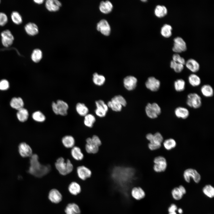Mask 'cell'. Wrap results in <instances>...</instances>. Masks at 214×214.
<instances>
[{
	"label": "cell",
	"instance_id": "1",
	"mask_svg": "<svg viewBox=\"0 0 214 214\" xmlns=\"http://www.w3.org/2000/svg\"><path fill=\"white\" fill-rule=\"evenodd\" d=\"M30 157V166L28 171L29 174L35 177H41L50 171V166L49 165L41 164L39 161L38 156L37 154H33Z\"/></svg>",
	"mask_w": 214,
	"mask_h": 214
},
{
	"label": "cell",
	"instance_id": "2",
	"mask_svg": "<svg viewBox=\"0 0 214 214\" xmlns=\"http://www.w3.org/2000/svg\"><path fill=\"white\" fill-rule=\"evenodd\" d=\"M56 168L62 175H66L72 172L73 166L69 159L65 160L62 157L58 158L55 163Z\"/></svg>",
	"mask_w": 214,
	"mask_h": 214
},
{
	"label": "cell",
	"instance_id": "3",
	"mask_svg": "<svg viewBox=\"0 0 214 214\" xmlns=\"http://www.w3.org/2000/svg\"><path fill=\"white\" fill-rule=\"evenodd\" d=\"M51 107L53 112L56 115L65 116L67 114L68 105L62 100H58L56 102H53Z\"/></svg>",
	"mask_w": 214,
	"mask_h": 214
},
{
	"label": "cell",
	"instance_id": "4",
	"mask_svg": "<svg viewBox=\"0 0 214 214\" xmlns=\"http://www.w3.org/2000/svg\"><path fill=\"white\" fill-rule=\"evenodd\" d=\"M145 111L147 116L151 119L157 118L161 113L160 106L156 103H148L145 106Z\"/></svg>",
	"mask_w": 214,
	"mask_h": 214
},
{
	"label": "cell",
	"instance_id": "5",
	"mask_svg": "<svg viewBox=\"0 0 214 214\" xmlns=\"http://www.w3.org/2000/svg\"><path fill=\"white\" fill-rule=\"evenodd\" d=\"M186 103L191 108L197 109L202 105V100L200 96L196 93L188 94L187 97Z\"/></svg>",
	"mask_w": 214,
	"mask_h": 214
},
{
	"label": "cell",
	"instance_id": "6",
	"mask_svg": "<svg viewBox=\"0 0 214 214\" xmlns=\"http://www.w3.org/2000/svg\"><path fill=\"white\" fill-rule=\"evenodd\" d=\"M183 176L185 181L188 183L190 182L191 178L196 183H199L201 180L200 174L196 170L192 168L185 170L183 172Z\"/></svg>",
	"mask_w": 214,
	"mask_h": 214
},
{
	"label": "cell",
	"instance_id": "7",
	"mask_svg": "<svg viewBox=\"0 0 214 214\" xmlns=\"http://www.w3.org/2000/svg\"><path fill=\"white\" fill-rule=\"evenodd\" d=\"M154 164L153 169L154 171L158 173L164 171L166 169L167 164L166 159L163 156H159L154 159Z\"/></svg>",
	"mask_w": 214,
	"mask_h": 214
},
{
	"label": "cell",
	"instance_id": "8",
	"mask_svg": "<svg viewBox=\"0 0 214 214\" xmlns=\"http://www.w3.org/2000/svg\"><path fill=\"white\" fill-rule=\"evenodd\" d=\"M173 41V46L172 48L173 52L178 54L186 51L187 47L186 43L182 37H176L174 38Z\"/></svg>",
	"mask_w": 214,
	"mask_h": 214
},
{
	"label": "cell",
	"instance_id": "9",
	"mask_svg": "<svg viewBox=\"0 0 214 214\" xmlns=\"http://www.w3.org/2000/svg\"><path fill=\"white\" fill-rule=\"evenodd\" d=\"M160 84L159 80L152 76L149 77L145 82L146 87L153 92H157L159 89Z\"/></svg>",
	"mask_w": 214,
	"mask_h": 214
},
{
	"label": "cell",
	"instance_id": "10",
	"mask_svg": "<svg viewBox=\"0 0 214 214\" xmlns=\"http://www.w3.org/2000/svg\"><path fill=\"white\" fill-rule=\"evenodd\" d=\"M96 108L95 113L97 116L100 117H105L108 110V106L102 100H99L95 102Z\"/></svg>",
	"mask_w": 214,
	"mask_h": 214
},
{
	"label": "cell",
	"instance_id": "11",
	"mask_svg": "<svg viewBox=\"0 0 214 214\" xmlns=\"http://www.w3.org/2000/svg\"><path fill=\"white\" fill-rule=\"evenodd\" d=\"M1 43L4 47H8L12 45L14 38L10 31L5 30L1 32Z\"/></svg>",
	"mask_w": 214,
	"mask_h": 214
},
{
	"label": "cell",
	"instance_id": "12",
	"mask_svg": "<svg viewBox=\"0 0 214 214\" xmlns=\"http://www.w3.org/2000/svg\"><path fill=\"white\" fill-rule=\"evenodd\" d=\"M137 83V78L132 75H128L125 77L123 80L125 88L128 91L134 90L136 86Z\"/></svg>",
	"mask_w": 214,
	"mask_h": 214
},
{
	"label": "cell",
	"instance_id": "13",
	"mask_svg": "<svg viewBox=\"0 0 214 214\" xmlns=\"http://www.w3.org/2000/svg\"><path fill=\"white\" fill-rule=\"evenodd\" d=\"M76 171L78 177L80 179L83 180L90 178L92 174L91 170L83 165L78 166Z\"/></svg>",
	"mask_w": 214,
	"mask_h": 214
},
{
	"label": "cell",
	"instance_id": "14",
	"mask_svg": "<svg viewBox=\"0 0 214 214\" xmlns=\"http://www.w3.org/2000/svg\"><path fill=\"white\" fill-rule=\"evenodd\" d=\"M18 148L19 154L23 157H30L33 154L32 148L25 142L21 143Z\"/></svg>",
	"mask_w": 214,
	"mask_h": 214
},
{
	"label": "cell",
	"instance_id": "15",
	"mask_svg": "<svg viewBox=\"0 0 214 214\" xmlns=\"http://www.w3.org/2000/svg\"><path fill=\"white\" fill-rule=\"evenodd\" d=\"M97 29L105 36L109 35L110 33V26L107 21L105 19L101 20L97 23Z\"/></svg>",
	"mask_w": 214,
	"mask_h": 214
},
{
	"label": "cell",
	"instance_id": "16",
	"mask_svg": "<svg viewBox=\"0 0 214 214\" xmlns=\"http://www.w3.org/2000/svg\"><path fill=\"white\" fill-rule=\"evenodd\" d=\"M131 196L136 200H140L144 199L146 193L144 190L141 187L136 186L133 187L130 191Z\"/></svg>",
	"mask_w": 214,
	"mask_h": 214
},
{
	"label": "cell",
	"instance_id": "17",
	"mask_svg": "<svg viewBox=\"0 0 214 214\" xmlns=\"http://www.w3.org/2000/svg\"><path fill=\"white\" fill-rule=\"evenodd\" d=\"M48 198L52 202L57 204L62 201V196L58 190L56 189H53L49 192Z\"/></svg>",
	"mask_w": 214,
	"mask_h": 214
},
{
	"label": "cell",
	"instance_id": "18",
	"mask_svg": "<svg viewBox=\"0 0 214 214\" xmlns=\"http://www.w3.org/2000/svg\"><path fill=\"white\" fill-rule=\"evenodd\" d=\"M185 65L188 69L194 73L198 72L200 69L199 63L193 59H188L186 61Z\"/></svg>",
	"mask_w": 214,
	"mask_h": 214
},
{
	"label": "cell",
	"instance_id": "19",
	"mask_svg": "<svg viewBox=\"0 0 214 214\" xmlns=\"http://www.w3.org/2000/svg\"><path fill=\"white\" fill-rule=\"evenodd\" d=\"M61 6V2L57 0H48L46 1L45 3L46 9L50 12L58 11Z\"/></svg>",
	"mask_w": 214,
	"mask_h": 214
},
{
	"label": "cell",
	"instance_id": "20",
	"mask_svg": "<svg viewBox=\"0 0 214 214\" xmlns=\"http://www.w3.org/2000/svg\"><path fill=\"white\" fill-rule=\"evenodd\" d=\"M175 116L178 118L186 119L189 115V111L187 108L182 106L176 108L174 110Z\"/></svg>",
	"mask_w": 214,
	"mask_h": 214
},
{
	"label": "cell",
	"instance_id": "21",
	"mask_svg": "<svg viewBox=\"0 0 214 214\" xmlns=\"http://www.w3.org/2000/svg\"><path fill=\"white\" fill-rule=\"evenodd\" d=\"M85 149L86 152L89 154H95L99 150V147L95 145L92 142L91 138L89 137L86 140Z\"/></svg>",
	"mask_w": 214,
	"mask_h": 214
},
{
	"label": "cell",
	"instance_id": "22",
	"mask_svg": "<svg viewBox=\"0 0 214 214\" xmlns=\"http://www.w3.org/2000/svg\"><path fill=\"white\" fill-rule=\"evenodd\" d=\"M24 29L27 34L30 36L35 35L39 32L37 26L33 23L30 22L26 24L24 27Z\"/></svg>",
	"mask_w": 214,
	"mask_h": 214
},
{
	"label": "cell",
	"instance_id": "23",
	"mask_svg": "<svg viewBox=\"0 0 214 214\" xmlns=\"http://www.w3.org/2000/svg\"><path fill=\"white\" fill-rule=\"evenodd\" d=\"M63 145L67 148H72L75 146V141L72 136L67 135L64 136L62 139Z\"/></svg>",
	"mask_w": 214,
	"mask_h": 214
},
{
	"label": "cell",
	"instance_id": "24",
	"mask_svg": "<svg viewBox=\"0 0 214 214\" xmlns=\"http://www.w3.org/2000/svg\"><path fill=\"white\" fill-rule=\"evenodd\" d=\"M66 214H80L81 210L78 206L75 203L68 204L65 210Z\"/></svg>",
	"mask_w": 214,
	"mask_h": 214
},
{
	"label": "cell",
	"instance_id": "25",
	"mask_svg": "<svg viewBox=\"0 0 214 214\" xmlns=\"http://www.w3.org/2000/svg\"><path fill=\"white\" fill-rule=\"evenodd\" d=\"M200 91L203 95L206 97H212L214 95L213 88L209 84H205L202 86Z\"/></svg>",
	"mask_w": 214,
	"mask_h": 214
},
{
	"label": "cell",
	"instance_id": "26",
	"mask_svg": "<svg viewBox=\"0 0 214 214\" xmlns=\"http://www.w3.org/2000/svg\"><path fill=\"white\" fill-rule=\"evenodd\" d=\"M70 152L72 157L75 160H81L84 158V154L81 149L78 147L74 146L72 147Z\"/></svg>",
	"mask_w": 214,
	"mask_h": 214
},
{
	"label": "cell",
	"instance_id": "27",
	"mask_svg": "<svg viewBox=\"0 0 214 214\" xmlns=\"http://www.w3.org/2000/svg\"><path fill=\"white\" fill-rule=\"evenodd\" d=\"M168 13L167 8L163 5H157L154 10L155 15L157 17L161 18L165 17Z\"/></svg>",
	"mask_w": 214,
	"mask_h": 214
},
{
	"label": "cell",
	"instance_id": "28",
	"mask_svg": "<svg viewBox=\"0 0 214 214\" xmlns=\"http://www.w3.org/2000/svg\"><path fill=\"white\" fill-rule=\"evenodd\" d=\"M113 7L112 3L110 1H102L100 4L99 9L102 13L108 14L111 12Z\"/></svg>",
	"mask_w": 214,
	"mask_h": 214
},
{
	"label": "cell",
	"instance_id": "29",
	"mask_svg": "<svg viewBox=\"0 0 214 214\" xmlns=\"http://www.w3.org/2000/svg\"><path fill=\"white\" fill-rule=\"evenodd\" d=\"M76 111L80 116L84 117L88 114L89 110L87 106L84 103H78L76 105Z\"/></svg>",
	"mask_w": 214,
	"mask_h": 214
},
{
	"label": "cell",
	"instance_id": "30",
	"mask_svg": "<svg viewBox=\"0 0 214 214\" xmlns=\"http://www.w3.org/2000/svg\"><path fill=\"white\" fill-rule=\"evenodd\" d=\"M10 104L12 108L18 110L23 108V101L20 97L13 98L10 102Z\"/></svg>",
	"mask_w": 214,
	"mask_h": 214
},
{
	"label": "cell",
	"instance_id": "31",
	"mask_svg": "<svg viewBox=\"0 0 214 214\" xmlns=\"http://www.w3.org/2000/svg\"><path fill=\"white\" fill-rule=\"evenodd\" d=\"M188 80L190 84L193 87L198 86L201 84L200 78L195 73L190 74L188 77Z\"/></svg>",
	"mask_w": 214,
	"mask_h": 214
},
{
	"label": "cell",
	"instance_id": "32",
	"mask_svg": "<svg viewBox=\"0 0 214 214\" xmlns=\"http://www.w3.org/2000/svg\"><path fill=\"white\" fill-rule=\"evenodd\" d=\"M172 28L171 25L168 24H165L161 28L160 34L163 37L166 38H169L172 35Z\"/></svg>",
	"mask_w": 214,
	"mask_h": 214
},
{
	"label": "cell",
	"instance_id": "33",
	"mask_svg": "<svg viewBox=\"0 0 214 214\" xmlns=\"http://www.w3.org/2000/svg\"><path fill=\"white\" fill-rule=\"evenodd\" d=\"M68 190L71 194L76 195L81 192V188L78 183L75 182H73L69 185Z\"/></svg>",
	"mask_w": 214,
	"mask_h": 214
},
{
	"label": "cell",
	"instance_id": "34",
	"mask_svg": "<svg viewBox=\"0 0 214 214\" xmlns=\"http://www.w3.org/2000/svg\"><path fill=\"white\" fill-rule=\"evenodd\" d=\"M185 82L182 79L180 78L176 80L174 82V86L175 90L178 92L184 91L185 88Z\"/></svg>",
	"mask_w": 214,
	"mask_h": 214
},
{
	"label": "cell",
	"instance_id": "35",
	"mask_svg": "<svg viewBox=\"0 0 214 214\" xmlns=\"http://www.w3.org/2000/svg\"><path fill=\"white\" fill-rule=\"evenodd\" d=\"M29 114L27 110L23 108L18 110L17 117L18 120L21 122L26 121L28 119Z\"/></svg>",
	"mask_w": 214,
	"mask_h": 214
},
{
	"label": "cell",
	"instance_id": "36",
	"mask_svg": "<svg viewBox=\"0 0 214 214\" xmlns=\"http://www.w3.org/2000/svg\"><path fill=\"white\" fill-rule=\"evenodd\" d=\"M106 81L105 77L103 75L95 73L93 74L92 81L96 85L101 86L105 83Z\"/></svg>",
	"mask_w": 214,
	"mask_h": 214
},
{
	"label": "cell",
	"instance_id": "37",
	"mask_svg": "<svg viewBox=\"0 0 214 214\" xmlns=\"http://www.w3.org/2000/svg\"><path fill=\"white\" fill-rule=\"evenodd\" d=\"M95 121L96 118L95 116L92 114L88 113L84 117V124L88 128H92Z\"/></svg>",
	"mask_w": 214,
	"mask_h": 214
},
{
	"label": "cell",
	"instance_id": "38",
	"mask_svg": "<svg viewBox=\"0 0 214 214\" xmlns=\"http://www.w3.org/2000/svg\"><path fill=\"white\" fill-rule=\"evenodd\" d=\"M107 105L108 108L115 112L121 111L123 107L119 103L112 99L110 101L108 102Z\"/></svg>",
	"mask_w": 214,
	"mask_h": 214
},
{
	"label": "cell",
	"instance_id": "39",
	"mask_svg": "<svg viewBox=\"0 0 214 214\" xmlns=\"http://www.w3.org/2000/svg\"><path fill=\"white\" fill-rule=\"evenodd\" d=\"M43 57L42 51L39 49H34L31 54V58L32 61L35 63L39 62Z\"/></svg>",
	"mask_w": 214,
	"mask_h": 214
},
{
	"label": "cell",
	"instance_id": "40",
	"mask_svg": "<svg viewBox=\"0 0 214 214\" xmlns=\"http://www.w3.org/2000/svg\"><path fill=\"white\" fill-rule=\"evenodd\" d=\"M203 193L209 198H212L214 196V188L210 185H205L202 188Z\"/></svg>",
	"mask_w": 214,
	"mask_h": 214
},
{
	"label": "cell",
	"instance_id": "41",
	"mask_svg": "<svg viewBox=\"0 0 214 214\" xmlns=\"http://www.w3.org/2000/svg\"><path fill=\"white\" fill-rule=\"evenodd\" d=\"M176 141L174 139L169 138L164 140L163 145L164 148L167 150H170L175 148L176 146Z\"/></svg>",
	"mask_w": 214,
	"mask_h": 214
},
{
	"label": "cell",
	"instance_id": "42",
	"mask_svg": "<svg viewBox=\"0 0 214 214\" xmlns=\"http://www.w3.org/2000/svg\"><path fill=\"white\" fill-rule=\"evenodd\" d=\"M170 67L174 71L177 73H180L183 70L184 65L182 64L177 63L173 60H171L170 63Z\"/></svg>",
	"mask_w": 214,
	"mask_h": 214
},
{
	"label": "cell",
	"instance_id": "43",
	"mask_svg": "<svg viewBox=\"0 0 214 214\" xmlns=\"http://www.w3.org/2000/svg\"><path fill=\"white\" fill-rule=\"evenodd\" d=\"M32 117L34 120L39 122H44L46 119L45 115L40 111L34 112L32 114Z\"/></svg>",
	"mask_w": 214,
	"mask_h": 214
},
{
	"label": "cell",
	"instance_id": "44",
	"mask_svg": "<svg viewBox=\"0 0 214 214\" xmlns=\"http://www.w3.org/2000/svg\"><path fill=\"white\" fill-rule=\"evenodd\" d=\"M11 17L12 21L15 24L19 25L22 22V17L17 11L13 12L11 14Z\"/></svg>",
	"mask_w": 214,
	"mask_h": 214
},
{
	"label": "cell",
	"instance_id": "45",
	"mask_svg": "<svg viewBox=\"0 0 214 214\" xmlns=\"http://www.w3.org/2000/svg\"><path fill=\"white\" fill-rule=\"evenodd\" d=\"M171 194L173 198L176 200L181 199L183 195L178 187L174 188L171 191Z\"/></svg>",
	"mask_w": 214,
	"mask_h": 214
},
{
	"label": "cell",
	"instance_id": "46",
	"mask_svg": "<svg viewBox=\"0 0 214 214\" xmlns=\"http://www.w3.org/2000/svg\"><path fill=\"white\" fill-rule=\"evenodd\" d=\"M173 61L179 63L184 65H185L186 61L185 59L181 57L178 54L175 53L173 54L172 56Z\"/></svg>",
	"mask_w": 214,
	"mask_h": 214
},
{
	"label": "cell",
	"instance_id": "47",
	"mask_svg": "<svg viewBox=\"0 0 214 214\" xmlns=\"http://www.w3.org/2000/svg\"><path fill=\"white\" fill-rule=\"evenodd\" d=\"M111 99L119 103L122 106H125L126 105L127 102L126 100L122 95H117L115 96Z\"/></svg>",
	"mask_w": 214,
	"mask_h": 214
},
{
	"label": "cell",
	"instance_id": "48",
	"mask_svg": "<svg viewBox=\"0 0 214 214\" xmlns=\"http://www.w3.org/2000/svg\"><path fill=\"white\" fill-rule=\"evenodd\" d=\"M163 141V138L162 134L159 132H157L153 134V140L151 142L161 144Z\"/></svg>",
	"mask_w": 214,
	"mask_h": 214
},
{
	"label": "cell",
	"instance_id": "49",
	"mask_svg": "<svg viewBox=\"0 0 214 214\" xmlns=\"http://www.w3.org/2000/svg\"><path fill=\"white\" fill-rule=\"evenodd\" d=\"M161 145V144L154 142H150L148 144V147L151 150H155L160 148Z\"/></svg>",
	"mask_w": 214,
	"mask_h": 214
},
{
	"label": "cell",
	"instance_id": "50",
	"mask_svg": "<svg viewBox=\"0 0 214 214\" xmlns=\"http://www.w3.org/2000/svg\"><path fill=\"white\" fill-rule=\"evenodd\" d=\"M8 17L7 15L3 12H0V26L5 25L8 22Z\"/></svg>",
	"mask_w": 214,
	"mask_h": 214
},
{
	"label": "cell",
	"instance_id": "51",
	"mask_svg": "<svg viewBox=\"0 0 214 214\" xmlns=\"http://www.w3.org/2000/svg\"><path fill=\"white\" fill-rule=\"evenodd\" d=\"M9 82L6 79H3L0 81V90H6L9 87Z\"/></svg>",
	"mask_w": 214,
	"mask_h": 214
},
{
	"label": "cell",
	"instance_id": "52",
	"mask_svg": "<svg viewBox=\"0 0 214 214\" xmlns=\"http://www.w3.org/2000/svg\"><path fill=\"white\" fill-rule=\"evenodd\" d=\"M91 138L92 142L95 145L98 147L101 145V141L98 136L94 135Z\"/></svg>",
	"mask_w": 214,
	"mask_h": 214
},
{
	"label": "cell",
	"instance_id": "53",
	"mask_svg": "<svg viewBox=\"0 0 214 214\" xmlns=\"http://www.w3.org/2000/svg\"><path fill=\"white\" fill-rule=\"evenodd\" d=\"M177 205L174 204H171L168 208V211L169 213L176 212L177 210Z\"/></svg>",
	"mask_w": 214,
	"mask_h": 214
},
{
	"label": "cell",
	"instance_id": "54",
	"mask_svg": "<svg viewBox=\"0 0 214 214\" xmlns=\"http://www.w3.org/2000/svg\"><path fill=\"white\" fill-rule=\"evenodd\" d=\"M153 134L151 133H149L146 135V138L150 142H151L153 140Z\"/></svg>",
	"mask_w": 214,
	"mask_h": 214
},
{
	"label": "cell",
	"instance_id": "55",
	"mask_svg": "<svg viewBox=\"0 0 214 214\" xmlns=\"http://www.w3.org/2000/svg\"><path fill=\"white\" fill-rule=\"evenodd\" d=\"M178 187L183 195L186 193V190L183 186L180 185Z\"/></svg>",
	"mask_w": 214,
	"mask_h": 214
},
{
	"label": "cell",
	"instance_id": "56",
	"mask_svg": "<svg viewBox=\"0 0 214 214\" xmlns=\"http://www.w3.org/2000/svg\"><path fill=\"white\" fill-rule=\"evenodd\" d=\"M44 1L43 0H35L34 1L35 3L38 4H41L43 3Z\"/></svg>",
	"mask_w": 214,
	"mask_h": 214
},
{
	"label": "cell",
	"instance_id": "57",
	"mask_svg": "<svg viewBox=\"0 0 214 214\" xmlns=\"http://www.w3.org/2000/svg\"><path fill=\"white\" fill-rule=\"evenodd\" d=\"M177 211L178 213L180 214H182L183 213V210L181 208H179L177 209Z\"/></svg>",
	"mask_w": 214,
	"mask_h": 214
},
{
	"label": "cell",
	"instance_id": "58",
	"mask_svg": "<svg viewBox=\"0 0 214 214\" xmlns=\"http://www.w3.org/2000/svg\"><path fill=\"white\" fill-rule=\"evenodd\" d=\"M169 214H177L176 212L169 213Z\"/></svg>",
	"mask_w": 214,
	"mask_h": 214
},
{
	"label": "cell",
	"instance_id": "59",
	"mask_svg": "<svg viewBox=\"0 0 214 214\" xmlns=\"http://www.w3.org/2000/svg\"><path fill=\"white\" fill-rule=\"evenodd\" d=\"M141 1H145V2L147 1V0H141Z\"/></svg>",
	"mask_w": 214,
	"mask_h": 214
},
{
	"label": "cell",
	"instance_id": "60",
	"mask_svg": "<svg viewBox=\"0 0 214 214\" xmlns=\"http://www.w3.org/2000/svg\"><path fill=\"white\" fill-rule=\"evenodd\" d=\"M0 2H1V1L0 0Z\"/></svg>",
	"mask_w": 214,
	"mask_h": 214
}]
</instances>
